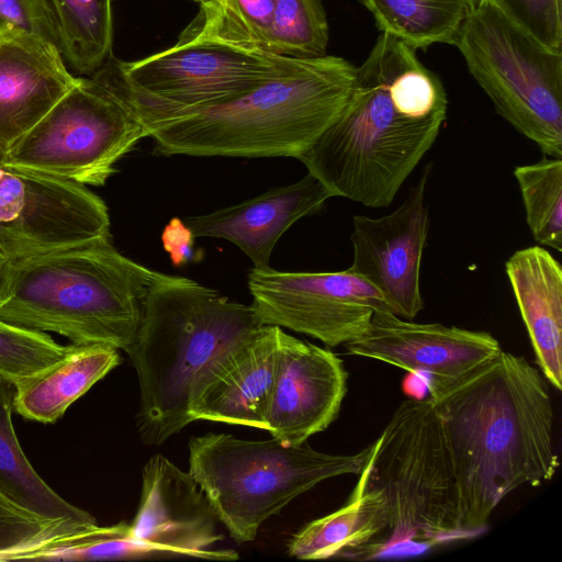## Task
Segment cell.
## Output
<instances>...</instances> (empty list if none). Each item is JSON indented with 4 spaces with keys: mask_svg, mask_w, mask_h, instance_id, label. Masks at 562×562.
Listing matches in <instances>:
<instances>
[{
    "mask_svg": "<svg viewBox=\"0 0 562 562\" xmlns=\"http://www.w3.org/2000/svg\"><path fill=\"white\" fill-rule=\"evenodd\" d=\"M450 445L462 539L487 528L514 490L550 481L559 465L548 381L524 357L503 351L462 379L429 391Z\"/></svg>",
    "mask_w": 562,
    "mask_h": 562,
    "instance_id": "6da1fadb",
    "label": "cell"
},
{
    "mask_svg": "<svg viewBox=\"0 0 562 562\" xmlns=\"http://www.w3.org/2000/svg\"><path fill=\"white\" fill-rule=\"evenodd\" d=\"M447 109L441 80L416 50L381 33L347 105L299 160L334 196L389 206L434 145Z\"/></svg>",
    "mask_w": 562,
    "mask_h": 562,
    "instance_id": "7a4b0ae2",
    "label": "cell"
},
{
    "mask_svg": "<svg viewBox=\"0 0 562 562\" xmlns=\"http://www.w3.org/2000/svg\"><path fill=\"white\" fill-rule=\"evenodd\" d=\"M157 274L122 255L111 237L5 259L0 321L128 352Z\"/></svg>",
    "mask_w": 562,
    "mask_h": 562,
    "instance_id": "3957f363",
    "label": "cell"
},
{
    "mask_svg": "<svg viewBox=\"0 0 562 562\" xmlns=\"http://www.w3.org/2000/svg\"><path fill=\"white\" fill-rule=\"evenodd\" d=\"M357 68L325 55L224 103L149 124L160 155L294 157L305 154L347 105Z\"/></svg>",
    "mask_w": 562,
    "mask_h": 562,
    "instance_id": "277c9868",
    "label": "cell"
},
{
    "mask_svg": "<svg viewBox=\"0 0 562 562\" xmlns=\"http://www.w3.org/2000/svg\"><path fill=\"white\" fill-rule=\"evenodd\" d=\"M258 326L250 305L158 272L127 352L140 392L138 431L147 445H160L193 422L190 407L205 375Z\"/></svg>",
    "mask_w": 562,
    "mask_h": 562,
    "instance_id": "5b68a950",
    "label": "cell"
},
{
    "mask_svg": "<svg viewBox=\"0 0 562 562\" xmlns=\"http://www.w3.org/2000/svg\"><path fill=\"white\" fill-rule=\"evenodd\" d=\"M188 447L189 473L238 543L252 541L267 519L318 483L358 475L371 449L328 454L307 441L289 446L273 437L246 440L228 434L193 436Z\"/></svg>",
    "mask_w": 562,
    "mask_h": 562,
    "instance_id": "8992f818",
    "label": "cell"
},
{
    "mask_svg": "<svg viewBox=\"0 0 562 562\" xmlns=\"http://www.w3.org/2000/svg\"><path fill=\"white\" fill-rule=\"evenodd\" d=\"M296 60L226 41L192 21L172 47L135 61L111 55L91 76L147 126L233 100L282 75Z\"/></svg>",
    "mask_w": 562,
    "mask_h": 562,
    "instance_id": "52a82bcc",
    "label": "cell"
},
{
    "mask_svg": "<svg viewBox=\"0 0 562 562\" xmlns=\"http://www.w3.org/2000/svg\"><path fill=\"white\" fill-rule=\"evenodd\" d=\"M368 481L390 512L385 553L460 540L459 492L450 445L429 398L404 401L371 443Z\"/></svg>",
    "mask_w": 562,
    "mask_h": 562,
    "instance_id": "ba28073f",
    "label": "cell"
},
{
    "mask_svg": "<svg viewBox=\"0 0 562 562\" xmlns=\"http://www.w3.org/2000/svg\"><path fill=\"white\" fill-rule=\"evenodd\" d=\"M497 113L543 154L562 158V50L480 0L454 44Z\"/></svg>",
    "mask_w": 562,
    "mask_h": 562,
    "instance_id": "9c48e42d",
    "label": "cell"
},
{
    "mask_svg": "<svg viewBox=\"0 0 562 562\" xmlns=\"http://www.w3.org/2000/svg\"><path fill=\"white\" fill-rule=\"evenodd\" d=\"M148 132L104 83L77 77L74 87L4 155V165L103 186L119 160Z\"/></svg>",
    "mask_w": 562,
    "mask_h": 562,
    "instance_id": "30bf717a",
    "label": "cell"
},
{
    "mask_svg": "<svg viewBox=\"0 0 562 562\" xmlns=\"http://www.w3.org/2000/svg\"><path fill=\"white\" fill-rule=\"evenodd\" d=\"M248 289L259 325L285 327L328 347L357 339L375 311H390L382 294L349 269L282 272L252 268Z\"/></svg>",
    "mask_w": 562,
    "mask_h": 562,
    "instance_id": "8fae6325",
    "label": "cell"
},
{
    "mask_svg": "<svg viewBox=\"0 0 562 562\" xmlns=\"http://www.w3.org/2000/svg\"><path fill=\"white\" fill-rule=\"evenodd\" d=\"M431 165H426L401 205L380 217L355 215L352 263L348 268L374 286L390 311L413 319L424 308L420 267L429 229L426 190Z\"/></svg>",
    "mask_w": 562,
    "mask_h": 562,
    "instance_id": "7c38bea8",
    "label": "cell"
},
{
    "mask_svg": "<svg viewBox=\"0 0 562 562\" xmlns=\"http://www.w3.org/2000/svg\"><path fill=\"white\" fill-rule=\"evenodd\" d=\"M345 346L349 355L424 373L429 391L462 379L502 352L487 331L415 323L389 310L375 311L366 333Z\"/></svg>",
    "mask_w": 562,
    "mask_h": 562,
    "instance_id": "4fadbf2b",
    "label": "cell"
},
{
    "mask_svg": "<svg viewBox=\"0 0 562 562\" xmlns=\"http://www.w3.org/2000/svg\"><path fill=\"white\" fill-rule=\"evenodd\" d=\"M218 519L195 480L165 456L148 459L142 493L131 524L134 538L164 557L237 560L232 549H213L224 539Z\"/></svg>",
    "mask_w": 562,
    "mask_h": 562,
    "instance_id": "5bb4252c",
    "label": "cell"
},
{
    "mask_svg": "<svg viewBox=\"0 0 562 562\" xmlns=\"http://www.w3.org/2000/svg\"><path fill=\"white\" fill-rule=\"evenodd\" d=\"M347 379L337 355L280 328L266 430L289 446L324 431L339 415Z\"/></svg>",
    "mask_w": 562,
    "mask_h": 562,
    "instance_id": "9a60e30c",
    "label": "cell"
},
{
    "mask_svg": "<svg viewBox=\"0 0 562 562\" xmlns=\"http://www.w3.org/2000/svg\"><path fill=\"white\" fill-rule=\"evenodd\" d=\"M77 81L52 43L19 30L0 32V150L32 130Z\"/></svg>",
    "mask_w": 562,
    "mask_h": 562,
    "instance_id": "2e32d148",
    "label": "cell"
},
{
    "mask_svg": "<svg viewBox=\"0 0 562 562\" xmlns=\"http://www.w3.org/2000/svg\"><path fill=\"white\" fill-rule=\"evenodd\" d=\"M280 328L258 326L211 368L191 404L192 420L266 430Z\"/></svg>",
    "mask_w": 562,
    "mask_h": 562,
    "instance_id": "e0dca14e",
    "label": "cell"
},
{
    "mask_svg": "<svg viewBox=\"0 0 562 562\" xmlns=\"http://www.w3.org/2000/svg\"><path fill=\"white\" fill-rule=\"evenodd\" d=\"M333 193L312 173L297 182L272 188L252 199L214 212L187 216L194 237H212L236 245L254 268L270 267L272 250L296 221L319 212Z\"/></svg>",
    "mask_w": 562,
    "mask_h": 562,
    "instance_id": "ac0fdd59",
    "label": "cell"
},
{
    "mask_svg": "<svg viewBox=\"0 0 562 562\" xmlns=\"http://www.w3.org/2000/svg\"><path fill=\"white\" fill-rule=\"evenodd\" d=\"M505 270L529 335L538 369L562 387V267L541 246L515 251Z\"/></svg>",
    "mask_w": 562,
    "mask_h": 562,
    "instance_id": "d6986e66",
    "label": "cell"
},
{
    "mask_svg": "<svg viewBox=\"0 0 562 562\" xmlns=\"http://www.w3.org/2000/svg\"><path fill=\"white\" fill-rule=\"evenodd\" d=\"M346 504L295 533L289 554L302 560H369L384 552L391 520L382 492L369 483L366 464Z\"/></svg>",
    "mask_w": 562,
    "mask_h": 562,
    "instance_id": "ffe728a7",
    "label": "cell"
},
{
    "mask_svg": "<svg viewBox=\"0 0 562 562\" xmlns=\"http://www.w3.org/2000/svg\"><path fill=\"white\" fill-rule=\"evenodd\" d=\"M120 362L113 346L71 344L57 362L13 386V408L26 419L55 423Z\"/></svg>",
    "mask_w": 562,
    "mask_h": 562,
    "instance_id": "44dd1931",
    "label": "cell"
},
{
    "mask_svg": "<svg viewBox=\"0 0 562 562\" xmlns=\"http://www.w3.org/2000/svg\"><path fill=\"white\" fill-rule=\"evenodd\" d=\"M12 387L0 379V494L43 517L97 524L92 515L49 487L27 460L12 424Z\"/></svg>",
    "mask_w": 562,
    "mask_h": 562,
    "instance_id": "7402d4cb",
    "label": "cell"
},
{
    "mask_svg": "<svg viewBox=\"0 0 562 562\" xmlns=\"http://www.w3.org/2000/svg\"><path fill=\"white\" fill-rule=\"evenodd\" d=\"M376 27L415 50L434 44L453 45L480 0H358Z\"/></svg>",
    "mask_w": 562,
    "mask_h": 562,
    "instance_id": "603a6c76",
    "label": "cell"
},
{
    "mask_svg": "<svg viewBox=\"0 0 562 562\" xmlns=\"http://www.w3.org/2000/svg\"><path fill=\"white\" fill-rule=\"evenodd\" d=\"M60 53L74 70L93 75L112 55L111 0H50Z\"/></svg>",
    "mask_w": 562,
    "mask_h": 562,
    "instance_id": "cb8c5ba5",
    "label": "cell"
},
{
    "mask_svg": "<svg viewBox=\"0 0 562 562\" xmlns=\"http://www.w3.org/2000/svg\"><path fill=\"white\" fill-rule=\"evenodd\" d=\"M533 239L562 251V158L543 157L514 169Z\"/></svg>",
    "mask_w": 562,
    "mask_h": 562,
    "instance_id": "d4e9b609",
    "label": "cell"
},
{
    "mask_svg": "<svg viewBox=\"0 0 562 562\" xmlns=\"http://www.w3.org/2000/svg\"><path fill=\"white\" fill-rule=\"evenodd\" d=\"M273 3L268 52L295 59L325 56L329 34L322 0H273Z\"/></svg>",
    "mask_w": 562,
    "mask_h": 562,
    "instance_id": "484cf974",
    "label": "cell"
},
{
    "mask_svg": "<svg viewBox=\"0 0 562 562\" xmlns=\"http://www.w3.org/2000/svg\"><path fill=\"white\" fill-rule=\"evenodd\" d=\"M161 558L132 535L131 524L99 527L94 525L77 533L64 537L38 552L34 560H131Z\"/></svg>",
    "mask_w": 562,
    "mask_h": 562,
    "instance_id": "4316f807",
    "label": "cell"
},
{
    "mask_svg": "<svg viewBox=\"0 0 562 562\" xmlns=\"http://www.w3.org/2000/svg\"><path fill=\"white\" fill-rule=\"evenodd\" d=\"M67 349L46 333L0 321V379L15 386L57 362Z\"/></svg>",
    "mask_w": 562,
    "mask_h": 562,
    "instance_id": "83f0119b",
    "label": "cell"
},
{
    "mask_svg": "<svg viewBox=\"0 0 562 562\" xmlns=\"http://www.w3.org/2000/svg\"><path fill=\"white\" fill-rule=\"evenodd\" d=\"M546 46L562 50L561 0H485Z\"/></svg>",
    "mask_w": 562,
    "mask_h": 562,
    "instance_id": "f1b7e54d",
    "label": "cell"
},
{
    "mask_svg": "<svg viewBox=\"0 0 562 562\" xmlns=\"http://www.w3.org/2000/svg\"><path fill=\"white\" fill-rule=\"evenodd\" d=\"M19 30L38 36L60 52L57 21L50 0H0V32Z\"/></svg>",
    "mask_w": 562,
    "mask_h": 562,
    "instance_id": "f546056e",
    "label": "cell"
},
{
    "mask_svg": "<svg viewBox=\"0 0 562 562\" xmlns=\"http://www.w3.org/2000/svg\"><path fill=\"white\" fill-rule=\"evenodd\" d=\"M194 235L183 220L173 217L161 234L162 246L175 266L189 262L193 256Z\"/></svg>",
    "mask_w": 562,
    "mask_h": 562,
    "instance_id": "4dcf8cb0",
    "label": "cell"
},
{
    "mask_svg": "<svg viewBox=\"0 0 562 562\" xmlns=\"http://www.w3.org/2000/svg\"><path fill=\"white\" fill-rule=\"evenodd\" d=\"M226 0H203V4L200 5L201 9L207 11L217 12L222 9Z\"/></svg>",
    "mask_w": 562,
    "mask_h": 562,
    "instance_id": "1f68e13d",
    "label": "cell"
},
{
    "mask_svg": "<svg viewBox=\"0 0 562 562\" xmlns=\"http://www.w3.org/2000/svg\"><path fill=\"white\" fill-rule=\"evenodd\" d=\"M4 164V154L0 150V165Z\"/></svg>",
    "mask_w": 562,
    "mask_h": 562,
    "instance_id": "d6a6232c",
    "label": "cell"
},
{
    "mask_svg": "<svg viewBox=\"0 0 562 562\" xmlns=\"http://www.w3.org/2000/svg\"><path fill=\"white\" fill-rule=\"evenodd\" d=\"M4 260H5V258L0 255V268H1L2 263L4 262Z\"/></svg>",
    "mask_w": 562,
    "mask_h": 562,
    "instance_id": "836d02e7",
    "label": "cell"
},
{
    "mask_svg": "<svg viewBox=\"0 0 562 562\" xmlns=\"http://www.w3.org/2000/svg\"><path fill=\"white\" fill-rule=\"evenodd\" d=\"M193 1L198 2L200 5L203 4V0H193Z\"/></svg>",
    "mask_w": 562,
    "mask_h": 562,
    "instance_id": "e575fe53",
    "label": "cell"
}]
</instances>
